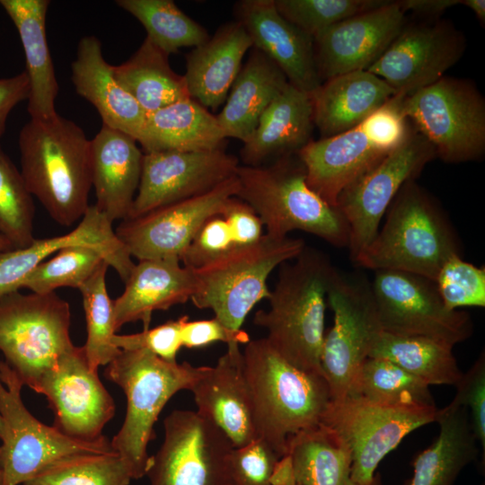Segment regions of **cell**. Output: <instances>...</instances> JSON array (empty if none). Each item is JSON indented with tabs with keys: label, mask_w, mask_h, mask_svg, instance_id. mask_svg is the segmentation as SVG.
Here are the masks:
<instances>
[{
	"label": "cell",
	"mask_w": 485,
	"mask_h": 485,
	"mask_svg": "<svg viewBox=\"0 0 485 485\" xmlns=\"http://www.w3.org/2000/svg\"><path fill=\"white\" fill-rule=\"evenodd\" d=\"M461 4L470 8L476 15L481 24L485 23V1L484 0H461Z\"/></svg>",
	"instance_id": "6f0895ef"
},
{
	"label": "cell",
	"mask_w": 485,
	"mask_h": 485,
	"mask_svg": "<svg viewBox=\"0 0 485 485\" xmlns=\"http://www.w3.org/2000/svg\"><path fill=\"white\" fill-rule=\"evenodd\" d=\"M436 406L384 405L346 396L331 401L322 424L338 434L351 455L357 485H376L381 461L415 429L435 422Z\"/></svg>",
	"instance_id": "7c38bea8"
},
{
	"label": "cell",
	"mask_w": 485,
	"mask_h": 485,
	"mask_svg": "<svg viewBox=\"0 0 485 485\" xmlns=\"http://www.w3.org/2000/svg\"><path fill=\"white\" fill-rule=\"evenodd\" d=\"M401 99L394 95L359 124L368 138L387 153L401 146L410 131L408 119L401 111Z\"/></svg>",
	"instance_id": "f907efd6"
},
{
	"label": "cell",
	"mask_w": 485,
	"mask_h": 485,
	"mask_svg": "<svg viewBox=\"0 0 485 485\" xmlns=\"http://www.w3.org/2000/svg\"><path fill=\"white\" fill-rule=\"evenodd\" d=\"M208 366L166 361L144 350H120L106 366L105 376L119 385L127 398L123 424L110 440L112 449L125 461L133 480L146 474L149 443L154 426L169 400L190 390Z\"/></svg>",
	"instance_id": "5b68a950"
},
{
	"label": "cell",
	"mask_w": 485,
	"mask_h": 485,
	"mask_svg": "<svg viewBox=\"0 0 485 485\" xmlns=\"http://www.w3.org/2000/svg\"><path fill=\"white\" fill-rule=\"evenodd\" d=\"M0 485H2V471H1V468H0Z\"/></svg>",
	"instance_id": "94428289"
},
{
	"label": "cell",
	"mask_w": 485,
	"mask_h": 485,
	"mask_svg": "<svg viewBox=\"0 0 485 485\" xmlns=\"http://www.w3.org/2000/svg\"><path fill=\"white\" fill-rule=\"evenodd\" d=\"M257 437L281 457L293 436L321 424L331 401L323 375L285 360L265 338L242 351Z\"/></svg>",
	"instance_id": "277c9868"
},
{
	"label": "cell",
	"mask_w": 485,
	"mask_h": 485,
	"mask_svg": "<svg viewBox=\"0 0 485 485\" xmlns=\"http://www.w3.org/2000/svg\"><path fill=\"white\" fill-rule=\"evenodd\" d=\"M313 126L311 94L288 84L243 143L240 154L244 165L260 166L270 158L297 153L311 140Z\"/></svg>",
	"instance_id": "4dcf8cb0"
},
{
	"label": "cell",
	"mask_w": 485,
	"mask_h": 485,
	"mask_svg": "<svg viewBox=\"0 0 485 485\" xmlns=\"http://www.w3.org/2000/svg\"><path fill=\"white\" fill-rule=\"evenodd\" d=\"M288 81L264 53L252 48L235 78L224 107L216 115L226 137L246 142L269 104L284 91Z\"/></svg>",
	"instance_id": "1f68e13d"
},
{
	"label": "cell",
	"mask_w": 485,
	"mask_h": 485,
	"mask_svg": "<svg viewBox=\"0 0 485 485\" xmlns=\"http://www.w3.org/2000/svg\"><path fill=\"white\" fill-rule=\"evenodd\" d=\"M225 139L216 116L188 98L146 113L137 142L145 153L201 152L223 148Z\"/></svg>",
	"instance_id": "d6a6232c"
},
{
	"label": "cell",
	"mask_w": 485,
	"mask_h": 485,
	"mask_svg": "<svg viewBox=\"0 0 485 485\" xmlns=\"http://www.w3.org/2000/svg\"><path fill=\"white\" fill-rule=\"evenodd\" d=\"M70 305L55 292L13 291L0 297V352L22 384L37 391L75 345Z\"/></svg>",
	"instance_id": "ba28073f"
},
{
	"label": "cell",
	"mask_w": 485,
	"mask_h": 485,
	"mask_svg": "<svg viewBox=\"0 0 485 485\" xmlns=\"http://www.w3.org/2000/svg\"><path fill=\"white\" fill-rule=\"evenodd\" d=\"M387 0H274L279 14L313 38L328 27Z\"/></svg>",
	"instance_id": "ee69618b"
},
{
	"label": "cell",
	"mask_w": 485,
	"mask_h": 485,
	"mask_svg": "<svg viewBox=\"0 0 485 485\" xmlns=\"http://www.w3.org/2000/svg\"><path fill=\"white\" fill-rule=\"evenodd\" d=\"M237 250L232 231L226 220L220 215L207 219L189 247L181 261L183 265L197 269Z\"/></svg>",
	"instance_id": "bcb514c9"
},
{
	"label": "cell",
	"mask_w": 485,
	"mask_h": 485,
	"mask_svg": "<svg viewBox=\"0 0 485 485\" xmlns=\"http://www.w3.org/2000/svg\"><path fill=\"white\" fill-rule=\"evenodd\" d=\"M347 396L384 405L436 406L428 384L380 357L366 358Z\"/></svg>",
	"instance_id": "74e56055"
},
{
	"label": "cell",
	"mask_w": 485,
	"mask_h": 485,
	"mask_svg": "<svg viewBox=\"0 0 485 485\" xmlns=\"http://www.w3.org/2000/svg\"><path fill=\"white\" fill-rule=\"evenodd\" d=\"M104 261L103 253L96 248L82 245L66 247L28 273L20 282L18 290L49 294L60 287L78 289Z\"/></svg>",
	"instance_id": "b9f144b4"
},
{
	"label": "cell",
	"mask_w": 485,
	"mask_h": 485,
	"mask_svg": "<svg viewBox=\"0 0 485 485\" xmlns=\"http://www.w3.org/2000/svg\"><path fill=\"white\" fill-rule=\"evenodd\" d=\"M270 485H297L289 454L281 456L275 463L270 476Z\"/></svg>",
	"instance_id": "9f6ffc18"
},
{
	"label": "cell",
	"mask_w": 485,
	"mask_h": 485,
	"mask_svg": "<svg viewBox=\"0 0 485 485\" xmlns=\"http://www.w3.org/2000/svg\"><path fill=\"white\" fill-rule=\"evenodd\" d=\"M287 453L298 485H357L348 445L322 423L290 437Z\"/></svg>",
	"instance_id": "d590c367"
},
{
	"label": "cell",
	"mask_w": 485,
	"mask_h": 485,
	"mask_svg": "<svg viewBox=\"0 0 485 485\" xmlns=\"http://www.w3.org/2000/svg\"><path fill=\"white\" fill-rule=\"evenodd\" d=\"M43 394L55 415L53 427L80 441L104 437L102 429L115 414L113 398L98 372L91 369L83 347L74 346L40 382Z\"/></svg>",
	"instance_id": "d6986e66"
},
{
	"label": "cell",
	"mask_w": 485,
	"mask_h": 485,
	"mask_svg": "<svg viewBox=\"0 0 485 485\" xmlns=\"http://www.w3.org/2000/svg\"><path fill=\"white\" fill-rule=\"evenodd\" d=\"M436 440L413 461L409 485H452L460 472L478 455L468 410L450 402L437 410Z\"/></svg>",
	"instance_id": "836d02e7"
},
{
	"label": "cell",
	"mask_w": 485,
	"mask_h": 485,
	"mask_svg": "<svg viewBox=\"0 0 485 485\" xmlns=\"http://www.w3.org/2000/svg\"><path fill=\"white\" fill-rule=\"evenodd\" d=\"M164 437L150 456V485H233L229 437L198 410H175L163 421Z\"/></svg>",
	"instance_id": "4fadbf2b"
},
{
	"label": "cell",
	"mask_w": 485,
	"mask_h": 485,
	"mask_svg": "<svg viewBox=\"0 0 485 485\" xmlns=\"http://www.w3.org/2000/svg\"><path fill=\"white\" fill-rule=\"evenodd\" d=\"M398 1L337 22L313 37L320 80L367 70L383 55L407 22Z\"/></svg>",
	"instance_id": "ffe728a7"
},
{
	"label": "cell",
	"mask_w": 485,
	"mask_h": 485,
	"mask_svg": "<svg viewBox=\"0 0 485 485\" xmlns=\"http://www.w3.org/2000/svg\"><path fill=\"white\" fill-rule=\"evenodd\" d=\"M196 286L194 270L181 266L177 259L138 260L123 293L113 300L116 332L123 325L139 321L144 330L148 329L154 311L190 300Z\"/></svg>",
	"instance_id": "d4e9b609"
},
{
	"label": "cell",
	"mask_w": 485,
	"mask_h": 485,
	"mask_svg": "<svg viewBox=\"0 0 485 485\" xmlns=\"http://www.w3.org/2000/svg\"><path fill=\"white\" fill-rule=\"evenodd\" d=\"M453 347L437 340L382 331L369 357L392 361L429 386L456 385L463 373Z\"/></svg>",
	"instance_id": "8d00e7d4"
},
{
	"label": "cell",
	"mask_w": 485,
	"mask_h": 485,
	"mask_svg": "<svg viewBox=\"0 0 485 485\" xmlns=\"http://www.w3.org/2000/svg\"><path fill=\"white\" fill-rule=\"evenodd\" d=\"M238 188L234 175L207 193L123 220L115 233L138 260H181L205 222L222 212L228 199L236 197Z\"/></svg>",
	"instance_id": "e0dca14e"
},
{
	"label": "cell",
	"mask_w": 485,
	"mask_h": 485,
	"mask_svg": "<svg viewBox=\"0 0 485 485\" xmlns=\"http://www.w3.org/2000/svg\"><path fill=\"white\" fill-rule=\"evenodd\" d=\"M239 165L238 158L224 148L145 153L139 185L127 219L207 193L236 175Z\"/></svg>",
	"instance_id": "ac0fdd59"
},
{
	"label": "cell",
	"mask_w": 485,
	"mask_h": 485,
	"mask_svg": "<svg viewBox=\"0 0 485 485\" xmlns=\"http://www.w3.org/2000/svg\"><path fill=\"white\" fill-rule=\"evenodd\" d=\"M24 384L0 358V444L2 485H20L58 460L82 454L115 452L106 436L80 441L37 419L25 407Z\"/></svg>",
	"instance_id": "30bf717a"
},
{
	"label": "cell",
	"mask_w": 485,
	"mask_h": 485,
	"mask_svg": "<svg viewBox=\"0 0 485 485\" xmlns=\"http://www.w3.org/2000/svg\"><path fill=\"white\" fill-rule=\"evenodd\" d=\"M90 246L101 251L125 283L135 263L118 238L112 223L94 205H90L78 225L69 233L35 239L29 246L0 253V297L18 290L20 282L48 256L71 246Z\"/></svg>",
	"instance_id": "7402d4cb"
},
{
	"label": "cell",
	"mask_w": 485,
	"mask_h": 485,
	"mask_svg": "<svg viewBox=\"0 0 485 485\" xmlns=\"http://www.w3.org/2000/svg\"><path fill=\"white\" fill-rule=\"evenodd\" d=\"M143 155L132 137L105 125L91 140L94 206L111 223L128 216L139 185Z\"/></svg>",
	"instance_id": "484cf974"
},
{
	"label": "cell",
	"mask_w": 485,
	"mask_h": 485,
	"mask_svg": "<svg viewBox=\"0 0 485 485\" xmlns=\"http://www.w3.org/2000/svg\"><path fill=\"white\" fill-rule=\"evenodd\" d=\"M48 0H0L13 21L25 56V73L30 93L27 110L32 119H48L57 113L56 99L58 84L50 56L46 18Z\"/></svg>",
	"instance_id": "f546056e"
},
{
	"label": "cell",
	"mask_w": 485,
	"mask_h": 485,
	"mask_svg": "<svg viewBox=\"0 0 485 485\" xmlns=\"http://www.w3.org/2000/svg\"><path fill=\"white\" fill-rule=\"evenodd\" d=\"M252 42L238 22L221 25L206 42L186 55V81L190 97L216 110L225 102L245 53Z\"/></svg>",
	"instance_id": "83f0119b"
},
{
	"label": "cell",
	"mask_w": 485,
	"mask_h": 485,
	"mask_svg": "<svg viewBox=\"0 0 485 485\" xmlns=\"http://www.w3.org/2000/svg\"><path fill=\"white\" fill-rule=\"evenodd\" d=\"M113 73L146 113L190 98L184 76L172 70L169 56L148 38L127 61L113 66Z\"/></svg>",
	"instance_id": "e575fe53"
},
{
	"label": "cell",
	"mask_w": 485,
	"mask_h": 485,
	"mask_svg": "<svg viewBox=\"0 0 485 485\" xmlns=\"http://www.w3.org/2000/svg\"><path fill=\"white\" fill-rule=\"evenodd\" d=\"M109 264L104 261L93 274L80 286L86 322V341L83 346L92 370L98 372L107 366L119 353L112 343L114 329L113 300L109 296L106 273Z\"/></svg>",
	"instance_id": "ab89813d"
},
{
	"label": "cell",
	"mask_w": 485,
	"mask_h": 485,
	"mask_svg": "<svg viewBox=\"0 0 485 485\" xmlns=\"http://www.w3.org/2000/svg\"><path fill=\"white\" fill-rule=\"evenodd\" d=\"M398 2L405 13L410 11L431 18L439 16L448 8L461 4V0H401Z\"/></svg>",
	"instance_id": "11a10c76"
},
{
	"label": "cell",
	"mask_w": 485,
	"mask_h": 485,
	"mask_svg": "<svg viewBox=\"0 0 485 485\" xmlns=\"http://www.w3.org/2000/svg\"><path fill=\"white\" fill-rule=\"evenodd\" d=\"M401 111L446 163L481 160L485 101L472 83L443 76L401 101Z\"/></svg>",
	"instance_id": "9c48e42d"
},
{
	"label": "cell",
	"mask_w": 485,
	"mask_h": 485,
	"mask_svg": "<svg viewBox=\"0 0 485 485\" xmlns=\"http://www.w3.org/2000/svg\"><path fill=\"white\" fill-rule=\"evenodd\" d=\"M182 317L133 334H115L113 345L119 350H147L166 361L175 362L182 347Z\"/></svg>",
	"instance_id": "681fc988"
},
{
	"label": "cell",
	"mask_w": 485,
	"mask_h": 485,
	"mask_svg": "<svg viewBox=\"0 0 485 485\" xmlns=\"http://www.w3.org/2000/svg\"><path fill=\"white\" fill-rule=\"evenodd\" d=\"M389 153L376 146L357 126L319 140H310L296 153L308 187L336 207L340 195Z\"/></svg>",
	"instance_id": "cb8c5ba5"
},
{
	"label": "cell",
	"mask_w": 485,
	"mask_h": 485,
	"mask_svg": "<svg viewBox=\"0 0 485 485\" xmlns=\"http://www.w3.org/2000/svg\"><path fill=\"white\" fill-rule=\"evenodd\" d=\"M465 48L464 36L448 21L406 22L367 71L404 98L445 76Z\"/></svg>",
	"instance_id": "2e32d148"
},
{
	"label": "cell",
	"mask_w": 485,
	"mask_h": 485,
	"mask_svg": "<svg viewBox=\"0 0 485 485\" xmlns=\"http://www.w3.org/2000/svg\"><path fill=\"white\" fill-rule=\"evenodd\" d=\"M190 391L198 411L212 420L234 447L257 439L252 401L242 352L239 344H227L216 366H208Z\"/></svg>",
	"instance_id": "603a6c76"
},
{
	"label": "cell",
	"mask_w": 485,
	"mask_h": 485,
	"mask_svg": "<svg viewBox=\"0 0 485 485\" xmlns=\"http://www.w3.org/2000/svg\"><path fill=\"white\" fill-rule=\"evenodd\" d=\"M298 485V484H297Z\"/></svg>",
	"instance_id": "6125c7cd"
},
{
	"label": "cell",
	"mask_w": 485,
	"mask_h": 485,
	"mask_svg": "<svg viewBox=\"0 0 485 485\" xmlns=\"http://www.w3.org/2000/svg\"><path fill=\"white\" fill-rule=\"evenodd\" d=\"M310 94L313 125L322 137L356 128L396 95L382 78L367 70L332 77Z\"/></svg>",
	"instance_id": "f1b7e54d"
},
{
	"label": "cell",
	"mask_w": 485,
	"mask_h": 485,
	"mask_svg": "<svg viewBox=\"0 0 485 485\" xmlns=\"http://www.w3.org/2000/svg\"><path fill=\"white\" fill-rule=\"evenodd\" d=\"M133 480L116 453L69 456L48 465L22 485H128Z\"/></svg>",
	"instance_id": "60d3db41"
},
{
	"label": "cell",
	"mask_w": 485,
	"mask_h": 485,
	"mask_svg": "<svg viewBox=\"0 0 485 485\" xmlns=\"http://www.w3.org/2000/svg\"><path fill=\"white\" fill-rule=\"evenodd\" d=\"M181 335L182 347L188 348H200L217 341L240 345L251 340L246 331L242 329L232 330L216 317L208 320L189 321L188 316H182Z\"/></svg>",
	"instance_id": "816d5d0a"
},
{
	"label": "cell",
	"mask_w": 485,
	"mask_h": 485,
	"mask_svg": "<svg viewBox=\"0 0 485 485\" xmlns=\"http://www.w3.org/2000/svg\"><path fill=\"white\" fill-rule=\"evenodd\" d=\"M294 154L269 165H239L236 198L255 211L270 236L286 237L298 230L335 247L348 248L347 222L337 207L308 187L304 164Z\"/></svg>",
	"instance_id": "8992f818"
},
{
	"label": "cell",
	"mask_w": 485,
	"mask_h": 485,
	"mask_svg": "<svg viewBox=\"0 0 485 485\" xmlns=\"http://www.w3.org/2000/svg\"><path fill=\"white\" fill-rule=\"evenodd\" d=\"M383 219L376 235L354 260L357 267L405 271L435 281L450 258L462 256L453 225L416 180L401 187Z\"/></svg>",
	"instance_id": "3957f363"
},
{
	"label": "cell",
	"mask_w": 485,
	"mask_h": 485,
	"mask_svg": "<svg viewBox=\"0 0 485 485\" xmlns=\"http://www.w3.org/2000/svg\"><path fill=\"white\" fill-rule=\"evenodd\" d=\"M21 173L26 187L59 225L71 226L85 214L92 189L91 140L58 114L31 119L20 131Z\"/></svg>",
	"instance_id": "7a4b0ae2"
},
{
	"label": "cell",
	"mask_w": 485,
	"mask_h": 485,
	"mask_svg": "<svg viewBox=\"0 0 485 485\" xmlns=\"http://www.w3.org/2000/svg\"><path fill=\"white\" fill-rule=\"evenodd\" d=\"M35 207L21 172L0 146V233L13 249L29 246Z\"/></svg>",
	"instance_id": "7bdbcfd3"
},
{
	"label": "cell",
	"mask_w": 485,
	"mask_h": 485,
	"mask_svg": "<svg viewBox=\"0 0 485 485\" xmlns=\"http://www.w3.org/2000/svg\"><path fill=\"white\" fill-rule=\"evenodd\" d=\"M374 272L370 285L384 331L425 337L453 348L472 336L468 313L447 309L435 281L400 270Z\"/></svg>",
	"instance_id": "5bb4252c"
},
{
	"label": "cell",
	"mask_w": 485,
	"mask_h": 485,
	"mask_svg": "<svg viewBox=\"0 0 485 485\" xmlns=\"http://www.w3.org/2000/svg\"><path fill=\"white\" fill-rule=\"evenodd\" d=\"M2 436H3V424H2L1 418H0V440L2 438Z\"/></svg>",
	"instance_id": "91938a15"
},
{
	"label": "cell",
	"mask_w": 485,
	"mask_h": 485,
	"mask_svg": "<svg viewBox=\"0 0 485 485\" xmlns=\"http://www.w3.org/2000/svg\"><path fill=\"white\" fill-rule=\"evenodd\" d=\"M301 238L267 234L256 243L234 250L216 260L193 269L197 286L190 300L199 309H210L232 330H240L246 316L270 290L269 274L304 249Z\"/></svg>",
	"instance_id": "52a82bcc"
},
{
	"label": "cell",
	"mask_w": 485,
	"mask_h": 485,
	"mask_svg": "<svg viewBox=\"0 0 485 485\" xmlns=\"http://www.w3.org/2000/svg\"><path fill=\"white\" fill-rule=\"evenodd\" d=\"M327 304L333 324L324 334L321 367L331 401L345 398L354 378L383 331L370 281L339 270L330 286Z\"/></svg>",
	"instance_id": "8fae6325"
},
{
	"label": "cell",
	"mask_w": 485,
	"mask_h": 485,
	"mask_svg": "<svg viewBox=\"0 0 485 485\" xmlns=\"http://www.w3.org/2000/svg\"><path fill=\"white\" fill-rule=\"evenodd\" d=\"M13 249L11 242L0 233V253Z\"/></svg>",
	"instance_id": "680465c9"
},
{
	"label": "cell",
	"mask_w": 485,
	"mask_h": 485,
	"mask_svg": "<svg viewBox=\"0 0 485 485\" xmlns=\"http://www.w3.org/2000/svg\"><path fill=\"white\" fill-rule=\"evenodd\" d=\"M268 310L256 312L253 323L267 331L269 345L288 363L322 375L327 295L338 269L328 255L309 247L279 266Z\"/></svg>",
	"instance_id": "6da1fadb"
},
{
	"label": "cell",
	"mask_w": 485,
	"mask_h": 485,
	"mask_svg": "<svg viewBox=\"0 0 485 485\" xmlns=\"http://www.w3.org/2000/svg\"><path fill=\"white\" fill-rule=\"evenodd\" d=\"M279 458L260 438L234 447L231 459L233 485H270V476Z\"/></svg>",
	"instance_id": "7dc6e473"
},
{
	"label": "cell",
	"mask_w": 485,
	"mask_h": 485,
	"mask_svg": "<svg viewBox=\"0 0 485 485\" xmlns=\"http://www.w3.org/2000/svg\"><path fill=\"white\" fill-rule=\"evenodd\" d=\"M434 147L415 128L396 149L347 188L336 207L347 222L348 251L352 260L376 235L386 210L401 187L417 180L436 158Z\"/></svg>",
	"instance_id": "9a60e30c"
},
{
	"label": "cell",
	"mask_w": 485,
	"mask_h": 485,
	"mask_svg": "<svg viewBox=\"0 0 485 485\" xmlns=\"http://www.w3.org/2000/svg\"><path fill=\"white\" fill-rule=\"evenodd\" d=\"M452 403L469 409L472 432L485 454V354L482 351L455 385Z\"/></svg>",
	"instance_id": "c3c4849f"
},
{
	"label": "cell",
	"mask_w": 485,
	"mask_h": 485,
	"mask_svg": "<svg viewBox=\"0 0 485 485\" xmlns=\"http://www.w3.org/2000/svg\"><path fill=\"white\" fill-rule=\"evenodd\" d=\"M29 78L25 71L0 79V137L4 133L7 118L20 102L28 100Z\"/></svg>",
	"instance_id": "db71d44e"
},
{
	"label": "cell",
	"mask_w": 485,
	"mask_h": 485,
	"mask_svg": "<svg viewBox=\"0 0 485 485\" xmlns=\"http://www.w3.org/2000/svg\"><path fill=\"white\" fill-rule=\"evenodd\" d=\"M234 12L252 48L268 56L291 85L308 93L320 86L313 38L282 17L274 0H242Z\"/></svg>",
	"instance_id": "44dd1931"
},
{
	"label": "cell",
	"mask_w": 485,
	"mask_h": 485,
	"mask_svg": "<svg viewBox=\"0 0 485 485\" xmlns=\"http://www.w3.org/2000/svg\"><path fill=\"white\" fill-rule=\"evenodd\" d=\"M220 215L231 229L237 249L258 242L265 234L259 216L247 203L236 197L228 199Z\"/></svg>",
	"instance_id": "f5cc1de1"
},
{
	"label": "cell",
	"mask_w": 485,
	"mask_h": 485,
	"mask_svg": "<svg viewBox=\"0 0 485 485\" xmlns=\"http://www.w3.org/2000/svg\"><path fill=\"white\" fill-rule=\"evenodd\" d=\"M447 309L485 306V268L465 261L462 256L450 258L435 280Z\"/></svg>",
	"instance_id": "f6af8a7d"
},
{
	"label": "cell",
	"mask_w": 485,
	"mask_h": 485,
	"mask_svg": "<svg viewBox=\"0 0 485 485\" xmlns=\"http://www.w3.org/2000/svg\"><path fill=\"white\" fill-rule=\"evenodd\" d=\"M71 70L75 92L94 106L102 125L137 141L146 113L117 81L113 66L102 56L99 39L85 36L80 40Z\"/></svg>",
	"instance_id": "4316f807"
},
{
	"label": "cell",
	"mask_w": 485,
	"mask_h": 485,
	"mask_svg": "<svg viewBox=\"0 0 485 485\" xmlns=\"http://www.w3.org/2000/svg\"><path fill=\"white\" fill-rule=\"evenodd\" d=\"M116 4L133 15L146 29V38L168 56L185 47L200 46L210 38L172 0H118Z\"/></svg>",
	"instance_id": "f35d334b"
}]
</instances>
